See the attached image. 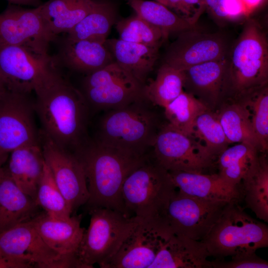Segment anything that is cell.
I'll return each mask as SVG.
<instances>
[{
	"label": "cell",
	"instance_id": "6da1fadb",
	"mask_svg": "<svg viewBox=\"0 0 268 268\" xmlns=\"http://www.w3.org/2000/svg\"><path fill=\"white\" fill-rule=\"evenodd\" d=\"M35 112L42 131L57 145L75 152L88 140L90 109L81 91L53 64L36 86Z\"/></svg>",
	"mask_w": 268,
	"mask_h": 268
},
{
	"label": "cell",
	"instance_id": "7a4b0ae2",
	"mask_svg": "<svg viewBox=\"0 0 268 268\" xmlns=\"http://www.w3.org/2000/svg\"><path fill=\"white\" fill-rule=\"evenodd\" d=\"M73 153L85 174L89 194L86 204L90 209L108 208L127 215L121 195L123 183L148 155L139 157L96 139H88Z\"/></svg>",
	"mask_w": 268,
	"mask_h": 268
},
{
	"label": "cell",
	"instance_id": "3957f363",
	"mask_svg": "<svg viewBox=\"0 0 268 268\" xmlns=\"http://www.w3.org/2000/svg\"><path fill=\"white\" fill-rule=\"evenodd\" d=\"M227 58L221 104L243 102L268 86V43L255 20L246 22Z\"/></svg>",
	"mask_w": 268,
	"mask_h": 268
},
{
	"label": "cell",
	"instance_id": "277c9868",
	"mask_svg": "<svg viewBox=\"0 0 268 268\" xmlns=\"http://www.w3.org/2000/svg\"><path fill=\"white\" fill-rule=\"evenodd\" d=\"M145 98L109 110L101 120L95 139L139 157L146 156L160 127Z\"/></svg>",
	"mask_w": 268,
	"mask_h": 268
},
{
	"label": "cell",
	"instance_id": "5b68a950",
	"mask_svg": "<svg viewBox=\"0 0 268 268\" xmlns=\"http://www.w3.org/2000/svg\"><path fill=\"white\" fill-rule=\"evenodd\" d=\"M176 190L169 172L148 155L123 183L121 195L126 214L157 220Z\"/></svg>",
	"mask_w": 268,
	"mask_h": 268
},
{
	"label": "cell",
	"instance_id": "8992f818",
	"mask_svg": "<svg viewBox=\"0 0 268 268\" xmlns=\"http://www.w3.org/2000/svg\"><path fill=\"white\" fill-rule=\"evenodd\" d=\"M201 241L209 256L216 259L256 252L268 247V227L244 212L238 202H231Z\"/></svg>",
	"mask_w": 268,
	"mask_h": 268
},
{
	"label": "cell",
	"instance_id": "52a82bcc",
	"mask_svg": "<svg viewBox=\"0 0 268 268\" xmlns=\"http://www.w3.org/2000/svg\"><path fill=\"white\" fill-rule=\"evenodd\" d=\"M90 220L76 252L82 268H100L117 252L138 218L105 207L90 209Z\"/></svg>",
	"mask_w": 268,
	"mask_h": 268
},
{
	"label": "cell",
	"instance_id": "ba28073f",
	"mask_svg": "<svg viewBox=\"0 0 268 268\" xmlns=\"http://www.w3.org/2000/svg\"><path fill=\"white\" fill-rule=\"evenodd\" d=\"M200 199L177 190L157 220L171 234L201 241L231 203Z\"/></svg>",
	"mask_w": 268,
	"mask_h": 268
},
{
	"label": "cell",
	"instance_id": "9c48e42d",
	"mask_svg": "<svg viewBox=\"0 0 268 268\" xmlns=\"http://www.w3.org/2000/svg\"><path fill=\"white\" fill-rule=\"evenodd\" d=\"M143 86L114 61L87 74L81 92L90 110H109L144 99Z\"/></svg>",
	"mask_w": 268,
	"mask_h": 268
},
{
	"label": "cell",
	"instance_id": "30bf717a",
	"mask_svg": "<svg viewBox=\"0 0 268 268\" xmlns=\"http://www.w3.org/2000/svg\"><path fill=\"white\" fill-rule=\"evenodd\" d=\"M0 256L32 268H82L76 256H62L49 247L31 219L0 231Z\"/></svg>",
	"mask_w": 268,
	"mask_h": 268
},
{
	"label": "cell",
	"instance_id": "8fae6325",
	"mask_svg": "<svg viewBox=\"0 0 268 268\" xmlns=\"http://www.w3.org/2000/svg\"><path fill=\"white\" fill-rule=\"evenodd\" d=\"M152 147V156L168 171L204 173L213 164L214 159L200 141L167 123L160 127Z\"/></svg>",
	"mask_w": 268,
	"mask_h": 268
},
{
	"label": "cell",
	"instance_id": "7c38bea8",
	"mask_svg": "<svg viewBox=\"0 0 268 268\" xmlns=\"http://www.w3.org/2000/svg\"><path fill=\"white\" fill-rule=\"evenodd\" d=\"M54 36L39 6L24 8L11 4L0 13V45L24 47L43 56H49Z\"/></svg>",
	"mask_w": 268,
	"mask_h": 268
},
{
	"label": "cell",
	"instance_id": "4fadbf2b",
	"mask_svg": "<svg viewBox=\"0 0 268 268\" xmlns=\"http://www.w3.org/2000/svg\"><path fill=\"white\" fill-rule=\"evenodd\" d=\"M29 94L7 90L0 97V153L39 142L34 102Z\"/></svg>",
	"mask_w": 268,
	"mask_h": 268
},
{
	"label": "cell",
	"instance_id": "5bb4252c",
	"mask_svg": "<svg viewBox=\"0 0 268 268\" xmlns=\"http://www.w3.org/2000/svg\"><path fill=\"white\" fill-rule=\"evenodd\" d=\"M39 139L45 163L73 211L89 198L82 165L73 152L57 145L42 130Z\"/></svg>",
	"mask_w": 268,
	"mask_h": 268
},
{
	"label": "cell",
	"instance_id": "9a60e30c",
	"mask_svg": "<svg viewBox=\"0 0 268 268\" xmlns=\"http://www.w3.org/2000/svg\"><path fill=\"white\" fill-rule=\"evenodd\" d=\"M137 218L119 250L101 268H149L171 234L156 220Z\"/></svg>",
	"mask_w": 268,
	"mask_h": 268
},
{
	"label": "cell",
	"instance_id": "2e32d148",
	"mask_svg": "<svg viewBox=\"0 0 268 268\" xmlns=\"http://www.w3.org/2000/svg\"><path fill=\"white\" fill-rule=\"evenodd\" d=\"M54 63L24 47L0 45V74L7 90L30 94Z\"/></svg>",
	"mask_w": 268,
	"mask_h": 268
},
{
	"label": "cell",
	"instance_id": "e0dca14e",
	"mask_svg": "<svg viewBox=\"0 0 268 268\" xmlns=\"http://www.w3.org/2000/svg\"><path fill=\"white\" fill-rule=\"evenodd\" d=\"M179 34L168 49L163 62L177 69L184 70L228 54L227 42L218 34L201 32L195 27Z\"/></svg>",
	"mask_w": 268,
	"mask_h": 268
},
{
	"label": "cell",
	"instance_id": "ac0fdd59",
	"mask_svg": "<svg viewBox=\"0 0 268 268\" xmlns=\"http://www.w3.org/2000/svg\"><path fill=\"white\" fill-rule=\"evenodd\" d=\"M227 57L183 70L184 90L192 94L213 111H216L221 104Z\"/></svg>",
	"mask_w": 268,
	"mask_h": 268
},
{
	"label": "cell",
	"instance_id": "d6986e66",
	"mask_svg": "<svg viewBox=\"0 0 268 268\" xmlns=\"http://www.w3.org/2000/svg\"><path fill=\"white\" fill-rule=\"evenodd\" d=\"M176 190L200 199L238 202L242 199L240 187L233 186L218 174L168 171Z\"/></svg>",
	"mask_w": 268,
	"mask_h": 268
},
{
	"label": "cell",
	"instance_id": "ffe728a7",
	"mask_svg": "<svg viewBox=\"0 0 268 268\" xmlns=\"http://www.w3.org/2000/svg\"><path fill=\"white\" fill-rule=\"evenodd\" d=\"M81 219L79 215L60 219L44 212L38 213L31 221L42 239L52 249L62 256H76L85 230L81 227Z\"/></svg>",
	"mask_w": 268,
	"mask_h": 268
},
{
	"label": "cell",
	"instance_id": "44dd1931",
	"mask_svg": "<svg viewBox=\"0 0 268 268\" xmlns=\"http://www.w3.org/2000/svg\"><path fill=\"white\" fill-rule=\"evenodd\" d=\"M53 59L57 66L60 64L86 74L114 62L104 43L87 39L71 40L67 37L62 42L57 55Z\"/></svg>",
	"mask_w": 268,
	"mask_h": 268
},
{
	"label": "cell",
	"instance_id": "7402d4cb",
	"mask_svg": "<svg viewBox=\"0 0 268 268\" xmlns=\"http://www.w3.org/2000/svg\"><path fill=\"white\" fill-rule=\"evenodd\" d=\"M204 243L171 234L149 268H212Z\"/></svg>",
	"mask_w": 268,
	"mask_h": 268
},
{
	"label": "cell",
	"instance_id": "603a6c76",
	"mask_svg": "<svg viewBox=\"0 0 268 268\" xmlns=\"http://www.w3.org/2000/svg\"><path fill=\"white\" fill-rule=\"evenodd\" d=\"M6 169L13 181L35 201L45 161L40 142L25 145L9 153Z\"/></svg>",
	"mask_w": 268,
	"mask_h": 268
},
{
	"label": "cell",
	"instance_id": "cb8c5ba5",
	"mask_svg": "<svg viewBox=\"0 0 268 268\" xmlns=\"http://www.w3.org/2000/svg\"><path fill=\"white\" fill-rule=\"evenodd\" d=\"M105 45L120 66L144 85L158 58L159 47L119 39H107Z\"/></svg>",
	"mask_w": 268,
	"mask_h": 268
},
{
	"label": "cell",
	"instance_id": "d4e9b609",
	"mask_svg": "<svg viewBox=\"0 0 268 268\" xmlns=\"http://www.w3.org/2000/svg\"><path fill=\"white\" fill-rule=\"evenodd\" d=\"M38 207L17 186L4 167L0 177V231L30 220L38 214Z\"/></svg>",
	"mask_w": 268,
	"mask_h": 268
},
{
	"label": "cell",
	"instance_id": "484cf974",
	"mask_svg": "<svg viewBox=\"0 0 268 268\" xmlns=\"http://www.w3.org/2000/svg\"><path fill=\"white\" fill-rule=\"evenodd\" d=\"M93 0H48L39 5L54 36L67 33L93 9Z\"/></svg>",
	"mask_w": 268,
	"mask_h": 268
},
{
	"label": "cell",
	"instance_id": "4316f807",
	"mask_svg": "<svg viewBox=\"0 0 268 268\" xmlns=\"http://www.w3.org/2000/svg\"><path fill=\"white\" fill-rule=\"evenodd\" d=\"M261 153L256 146L246 142L227 147L217 157L218 174L229 184L240 187L257 164Z\"/></svg>",
	"mask_w": 268,
	"mask_h": 268
},
{
	"label": "cell",
	"instance_id": "83f0119b",
	"mask_svg": "<svg viewBox=\"0 0 268 268\" xmlns=\"http://www.w3.org/2000/svg\"><path fill=\"white\" fill-rule=\"evenodd\" d=\"M216 112L229 144L249 143L256 146L260 151L252 128L250 112L244 102H223Z\"/></svg>",
	"mask_w": 268,
	"mask_h": 268
},
{
	"label": "cell",
	"instance_id": "f1b7e54d",
	"mask_svg": "<svg viewBox=\"0 0 268 268\" xmlns=\"http://www.w3.org/2000/svg\"><path fill=\"white\" fill-rule=\"evenodd\" d=\"M117 17L116 9L109 1H96L91 10L67 33L71 40L87 39L105 43Z\"/></svg>",
	"mask_w": 268,
	"mask_h": 268
},
{
	"label": "cell",
	"instance_id": "f546056e",
	"mask_svg": "<svg viewBox=\"0 0 268 268\" xmlns=\"http://www.w3.org/2000/svg\"><path fill=\"white\" fill-rule=\"evenodd\" d=\"M242 199L256 217L268 222V162L266 153L258 161L240 185Z\"/></svg>",
	"mask_w": 268,
	"mask_h": 268
},
{
	"label": "cell",
	"instance_id": "4dcf8cb0",
	"mask_svg": "<svg viewBox=\"0 0 268 268\" xmlns=\"http://www.w3.org/2000/svg\"><path fill=\"white\" fill-rule=\"evenodd\" d=\"M184 84L183 71L163 63L155 78L144 84V97L153 105L164 108L184 91Z\"/></svg>",
	"mask_w": 268,
	"mask_h": 268
},
{
	"label": "cell",
	"instance_id": "1f68e13d",
	"mask_svg": "<svg viewBox=\"0 0 268 268\" xmlns=\"http://www.w3.org/2000/svg\"><path fill=\"white\" fill-rule=\"evenodd\" d=\"M128 3L136 14L160 29L167 38L171 33H180L195 27L156 1L128 0Z\"/></svg>",
	"mask_w": 268,
	"mask_h": 268
},
{
	"label": "cell",
	"instance_id": "d6a6232c",
	"mask_svg": "<svg viewBox=\"0 0 268 268\" xmlns=\"http://www.w3.org/2000/svg\"><path fill=\"white\" fill-rule=\"evenodd\" d=\"M164 109L169 126L193 136L197 118L209 110L196 97L184 90Z\"/></svg>",
	"mask_w": 268,
	"mask_h": 268
},
{
	"label": "cell",
	"instance_id": "836d02e7",
	"mask_svg": "<svg viewBox=\"0 0 268 268\" xmlns=\"http://www.w3.org/2000/svg\"><path fill=\"white\" fill-rule=\"evenodd\" d=\"M35 202L48 215L58 219H68L73 212L46 163L38 187Z\"/></svg>",
	"mask_w": 268,
	"mask_h": 268
},
{
	"label": "cell",
	"instance_id": "e575fe53",
	"mask_svg": "<svg viewBox=\"0 0 268 268\" xmlns=\"http://www.w3.org/2000/svg\"><path fill=\"white\" fill-rule=\"evenodd\" d=\"M194 136L205 147L214 159L229 144L217 113L210 110L197 118Z\"/></svg>",
	"mask_w": 268,
	"mask_h": 268
},
{
	"label": "cell",
	"instance_id": "d590c367",
	"mask_svg": "<svg viewBox=\"0 0 268 268\" xmlns=\"http://www.w3.org/2000/svg\"><path fill=\"white\" fill-rule=\"evenodd\" d=\"M116 28L120 39L150 46L160 47L167 38L160 29L136 14L118 21Z\"/></svg>",
	"mask_w": 268,
	"mask_h": 268
},
{
	"label": "cell",
	"instance_id": "8d00e7d4",
	"mask_svg": "<svg viewBox=\"0 0 268 268\" xmlns=\"http://www.w3.org/2000/svg\"><path fill=\"white\" fill-rule=\"evenodd\" d=\"M244 102L250 114L252 128L258 140L260 151L268 148V87L261 89Z\"/></svg>",
	"mask_w": 268,
	"mask_h": 268
},
{
	"label": "cell",
	"instance_id": "74e56055",
	"mask_svg": "<svg viewBox=\"0 0 268 268\" xmlns=\"http://www.w3.org/2000/svg\"><path fill=\"white\" fill-rule=\"evenodd\" d=\"M161 3L192 25L206 9L204 0H163Z\"/></svg>",
	"mask_w": 268,
	"mask_h": 268
},
{
	"label": "cell",
	"instance_id": "f35d334b",
	"mask_svg": "<svg viewBox=\"0 0 268 268\" xmlns=\"http://www.w3.org/2000/svg\"><path fill=\"white\" fill-rule=\"evenodd\" d=\"M212 268H268V263L256 252L244 253L231 257L229 261L216 259L211 262Z\"/></svg>",
	"mask_w": 268,
	"mask_h": 268
},
{
	"label": "cell",
	"instance_id": "ab89813d",
	"mask_svg": "<svg viewBox=\"0 0 268 268\" xmlns=\"http://www.w3.org/2000/svg\"><path fill=\"white\" fill-rule=\"evenodd\" d=\"M206 9L215 20L223 22L229 21L227 12V0H204Z\"/></svg>",
	"mask_w": 268,
	"mask_h": 268
},
{
	"label": "cell",
	"instance_id": "60d3db41",
	"mask_svg": "<svg viewBox=\"0 0 268 268\" xmlns=\"http://www.w3.org/2000/svg\"><path fill=\"white\" fill-rule=\"evenodd\" d=\"M30 265L15 261L8 260L0 256V268H29Z\"/></svg>",
	"mask_w": 268,
	"mask_h": 268
},
{
	"label": "cell",
	"instance_id": "b9f144b4",
	"mask_svg": "<svg viewBox=\"0 0 268 268\" xmlns=\"http://www.w3.org/2000/svg\"><path fill=\"white\" fill-rule=\"evenodd\" d=\"M8 1L10 4L14 5H36V6L40 5V0H5Z\"/></svg>",
	"mask_w": 268,
	"mask_h": 268
},
{
	"label": "cell",
	"instance_id": "7bdbcfd3",
	"mask_svg": "<svg viewBox=\"0 0 268 268\" xmlns=\"http://www.w3.org/2000/svg\"><path fill=\"white\" fill-rule=\"evenodd\" d=\"M263 0H242L248 12L258 6L262 2Z\"/></svg>",
	"mask_w": 268,
	"mask_h": 268
},
{
	"label": "cell",
	"instance_id": "ee69618b",
	"mask_svg": "<svg viewBox=\"0 0 268 268\" xmlns=\"http://www.w3.org/2000/svg\"><path fill=\"white\" fill-rule=\"evenodd\" d=\"M8 155L0 153V177L3 171L4 168L3 167V165L6 162L8 158Z\"/></svg>",
	"mask_w": 268,
	"mask_h": 268
},
{
	"label": "cell",
	"instance_id": "f6af8a7d",
	"mask_svg": "<svg viewBox=\"0 0 268 268\" xmlns=\"http://www.w3.org/2000/svg\"><path fill=\"white\" fill-rule=\"evenodd\" d=\"M6 91L7 89L0 74V97L3 95Z\"/></svg>",
	"mask_w": 268,
	"mask_h": 268
},
{
	"label": "cell",
	"instance_id": "bcb514c9",
	"mask_svg": "<svg viewBox=\"0 0 268 268\" xmlns=\"http://www.w3.org/2000/svg\"><path fill=\"white\" fill-rule=\"evenodd\" d=\"M155 1H157V2H160V3H161L162 2V1H163V0H155Z\"/></svg>",
	"mask_w": 268,
	"mask_h": 268
}]
</instances>
